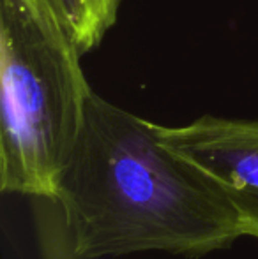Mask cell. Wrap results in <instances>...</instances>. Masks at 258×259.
<instances>
[{"label": "cell", "mask_w": 258, "mask_h": 259, "mask_svg": "<svg viewBox=\"0 0 258 259\" xmlns=\"http://www.w3.org/2000/svg\"><path fill=\"white\" fill-rule=\"evenodd\" d=\"M158 134L230 203L242 235L258 240V120L203 115L179 127L158 123Z\"/></svg>", "instance_id": "obj_3"}, {"label": "cell", "mask_w": 258, "mask_h": 259, "mask_svg": "<svg viewBox=\"0 0 258 259\" xmlns=\"http://www.w3.org/2000/svg\"><path fill=\"white\" fill-rule=\"evenodd\" d=\"M55 201L80 259L134 252L200 259L244 236L230 203L159 140L158 123L96 92Z\"/></svg>", "instance_id": "obj_1"}, {"label": "cell", "mask_w": 258, "mask_h": 259, "mask_svg": "<svg viewBox=\"0 0 258 259\" xmlns=\"http://www.w3.org/2000/svg\"><path fill=\"white\" fill-rule=\"evenodd\" d=\"M82 55L101 46L119 18L122 0H48Z\"/></svg>", "instance_id": "obj_4"}, {"label": "cell", "mask_w": 258, "mask_h": 259, "mask_svg": "<svg viewBox=\"0 0 258 259\" xmlns=\"http://www.w3.org/2000/svg\"><path fill=\"white\" fill-rule=\"evenodd\" d=\"M48 0H0V191L55 201L90 89Z\"/></svg>", "instance_id": "obj_2"}]
</instances>
